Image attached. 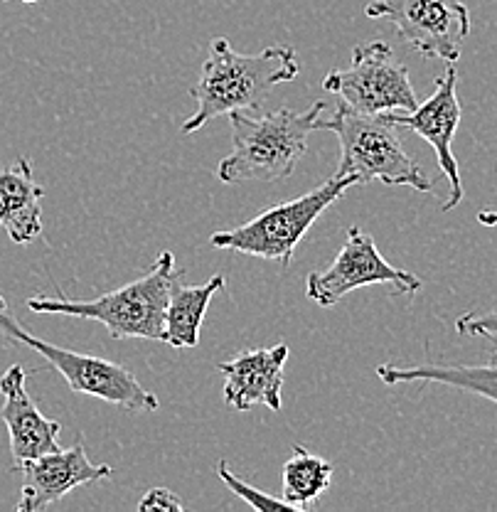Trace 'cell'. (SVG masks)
<instances>
[{"label":"cell","mask_w":497,"mask_h":512,"mask_svg":"<svg viewBox=\"0 0 497 512\" xmlns=\"http://www.w3.org/2000/svg\"><path fill=\"white\" fill-rule=\"evenodd\" d=\"M298 72L301 64L293 47L274 45L256 55H242L229 45L227 37H215L202 64L200 79L190 89V96L197 101V111L180 131L195 133L217 116L259 109L271 89L293 82Z\"/></svg>","instance_id":"obj_1"},{"label":"cell","mask_w":497,"mask_h":512,"mask_svg":"<svg viewBox=\"0 0 497 512\" xmlns=\"http://www.w3.org/2000/svg\"><path fill=\"white\" fill-rule=\"evenodd\" d=\"M325 104L315 101L306 111L279 109L256 114L242 109L229 114L232 153L217 168L219 183H276L291 178L308 151V133L323 116Z\"/></svg>","instance_id":"obj_2"},{"label":"cell","mask_w":497,"mask_h":512,"mask_svg":"<svg viewBox=\"0 0 497 512\" xmlns=\"http://www.w3.org/2000/svg\"><path fill=\"white\" fill-rule=\"evenodd\" d=\"M183 269L175 266V254L163 252L156 264L128 281L126 286L96 298H67V296H32L28 308L40 316H72L96 320L109 330L114 340H160L163 343L165 311H168L170 291L178 284Z\"/></svg>","instance_id":"obj_3"},{"label":"cell","mask_w":497,"mask_h":512,"mask_svg":"<svg viewBox=\"0 0 497 512\" xmlns=\"http://www.w3.org/2000/svg\"><path fill=\"white\" fill-rule=\"evenodd\" d=\"M313 131H330L338 136V175H352L357 183L379 180L384 185H406L424 195L434 192L429 175L404 151L397 133L399 126L389 114H362L342 104L333 119L320 116Z\"/></svg>","instance_id":"obj_4"},{"label":"cell","mask_w":497,"mask_h":512,"mask_svg":"<svg viewBox=\"0 0 497 512\" xmlns=\"http://www.w3.org/2000/svg\"><path fill=\"white\" fill-rule=\"evenodd\" d=\"M352 185H360L357 178L335 173L323 185L306 192V195L296 197V200L269 207V210L256 215L247 224L224 229V232H215L210 237V244L215 249H232V252L256 256V259L279 261L281 269H288L293 254H296V247L306 237L308 229Z\"/></svg>","instance_id":"obj_5"},{"label":"cell","mask_w":497,"mask_h":512,"mask_svg":"<svg viewBox=\"0 0 497 512\" xmlns=\"http://www.w3.org/2000/svg\"><path fill=\"white\" fill-rule=\"evenodd\" d=\"M0 333L13 343L25 345L45 357L52 367L64 377L69 389L77 394L104 399L124 412H158L160 402L153 392H148L141 382L128 372L124 365L106 357L84 355V352L64 350L47 340L32 335L28 328L18 323L13 311L8 308L5 298L0 296Z\"/></svg>","instance_id":"obj_6"},{"label":"cell","mask_w":497,"mask_h":512,"mask_svg":"<svg viewBox=\"0 0 497 512\" xmlns=\"http://www.w3.org/2000/svg\"><path fill=\"white\" fill-rule=\"evenodd\" d=\"M323 89L362 114L414 111L419 106L409 69L384 40L352 47L350 67L325 74Z\"/></svg>","instance_id":"obj_7"},{"label":"cell","mask_w":497,"mask_h":512,"mask_svg":"<svg viewBox=\"0 0 497 512\" xmlns=\"http://www.w3.org/2000/svg\"><path fill=\"white\" fill-rule=\"evenodd\" d=\"M365 15L387 20L416 52L456 64L470 35V10L463 0H372Z\"/></svg>","instance_id":"obj_8"},{"label":"cell","mask_w":497,"mask_h":512,"mask_svg":"<svg viewBox=\"0 0 497 512\" xmlns=\"http://www.w3.org/2000/svg\"><path fill=\"white\" fill-rule=\"evenodd\" d=\"M374 284H389L397 296H414L424 286L416 274L389 264L374 244L372 234L350 227L333 264L308 274L306 296L320 308H333L355 288Z\"/></svg>","instance_id":"obj_9"},{"label":"cell","mask_w":497,"mask_h":512,"mask_svg":"<svg viewBox=\"0 0 497 512\" xmlns=\"http://www.w3.org/2000/svg\"><path fill=\"white\" fill-rule=\"evenodd\" d=\"M458 72L456 67H448L446 74L436 79V92L416 106L414 111H389V119L399 128H409L416 136L431 143L436 151V160L441 173L448 180V200L443 202L441 210L451 212L461 205L463 200V180L458 160L453 156V136L461 126L463 109L458 101Z\"/></svg>","instance_id":"obj_10"},{"label":"cell","mask_w":497,"mask_h":512,"mask_svg":"<svg viewBox=\"0 0 497 512\" xmlns=\"http://www.w3.org/2000/svg\"><path fill=\"white\" fill-rule=\"evenodd\" d=\"M15 473H23V488H20V500L15 505L18 512H40L64 495L72 493L79 485L99 483V480L111 478L114 468L89 461L82 441L72 448H57V451L45 453L40 458L23 463Z\"/></svg>","instance_id":"obj_11"},{"label":"cell","mask_w":497,"mask_h":512,"mask_svg":"<svg viewBox=\"0 0 497 512\" xmlns=\"http://www.w3.org/2000/svg\"><path fill=\"white\" fill-rule=\"evenodd\" d=\"M28 372L23 365H10L0 375V394H3V416L10 434V453H13V471L23 463L40 458L60 448V421L47 419L37 409L28 394Z\"/></svg>","instance_id":"obj_12"},{"label":"cell","mask_w":497,"mask_h":512,"mask_svg":"<svg viewBox=\"0 0 497 512\" xmlns=\"http://www.w3.org/2000/svg\"><path fill=\"white\" fill-rule=\"evenodd\" d=\"M291 348L286 343L274 348L244 350L229 362H219L217 370L224 377V404L234 412H249L264 404L271 412L283 409V367Z\"/></svg>","instance_id":"obj_13"},{"label":"cell","mask_w":497,"mask_h":512,"mask_svg":"<svg viewBox=\"0 0 497 512\" xmlns=\"http://www.w3.org/2000/svg\"><path fill=\"white\" fill-rule=\"evenodd\" d=\"M42 197L28 158L0 170V227L15 244H30L42 234Z\"/></svg>","instance_id":"obj_14"},{"label":"cell","mask_w":497,"mask_h":512,"mask_svg":"<svg viewBox=\"0 0 497 512\" xmlns=\"http://www.w3.org/2000/svg\"><path fill=\"white\" fill-rule=\"evenodd\" d=\"M377 377L389 387L404 382L448 384V387L466 389L497 404V355L488 365H441V362H424L414 367L379 365Z\"/></svg>","instance_id":"obj_15"},{"label":"cell","mask_w":497,"mask_h":512,"mask_svg":"<svg viewBox=\"0 0 497 512\" xmlns=\"http://www.w3.org/2000/svg\"><path fill=\"white\" fill-rule=\"evenodd\" d=\"M224 288V276L215 274L207 284L202 286H183L178 284L170 291L168 311H165V330L163 343L170 348L185 350L197 348L200 343V328L205 323L207 308H210L212 298L217 291Z\"/></svg>","instance_id":"obj_16"},{"label":"cell","mask_w":497,"mask_h":512,"mask_svg":"<svg viewBox=\"0 0 497 512\" xmlns=\"http://www.w3.org/2000/svg\"><path fill=\"white\" fill-rule=\"evenodd\" d=\"M333 463L303 446H293V456L283 463V500L293 510H313L315 500L333 483Z\"/></svg>","instance_id":"obj_17"},{"label":"cell","mask_w":497,"mask_h":512,"mask_svg":"<svg viewBox=\"0 0 497 512\" xmlns=\"http://www.w3.org/2000/svg\"><path fill=\"white\" fill-rule=\"evenodd\" d=\"M217 476H219V480H222L224 485H227L229 490H232L234 495H237V498H242L244 503L249 505V508H256V510H288V512H293L291 505H288L283 498H271L269 493H261V490L254 488V485L244 483V480L239 478L237 473H234L232 468H229L224 461L217 466Z\"/></svg>","instance_id":"obj_18"},{"label":"cell","mask_w":497,"mask_h":512,"mask_svg":"<svg viewBox=\"0 0 497 512\" xmlns=\"http://www.w3.org/2000/svg\"><path fill=\"white\" fill-rule=\"evenodd\" d=\"M456 333L468 335V338L480 335V338L497 340V308L485 313H463L456 320Z\"/></svg>","instance_id":"obj_19"},{"label":"cell","mask_w":497,"mask_h":512,"mask_svg":"<svg viewBox=\"0 0 497 512\" xmlns=\"http://www.w3.org/2000/svg\"><path fill=\"white\" fill-rule=\"evenodd\" d=\"M138 510L141 512H156V510L183 512L185 503L178 498V495L170 493L168 488H151L146 495H143L141 503H138Z\"/></svg>","instance_id":"obj_20"},{"label":"cell","mask_w":497,"mask_h":512,"mask_svg":"<svg viewBox=\"0 0 497 512\" xmlns=\"http://www.w3.org/2000/svg\"><path fill=\"white\" fill-rule=\"evenodd\" d=\"M478 222L483 224V227H497V210L478 212Z\"/></svg>","instance_id":"obj_21"},{"label":"cell","mask_w":497,"mask_h":512,"mask_svg":"<svg viewBox=\"0 0 497 512\" xmlns=\"http://www.w3.org/2000/svg\"><path fill=\"white\" fill-rule=\"evenodd\" d=\"M20 3H37V0H20Z\"/></svg>","instance_id":"obj_22"}]
</instances>
